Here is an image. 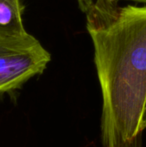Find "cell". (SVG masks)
Instances as JSON below:
<instances>
[{
  "label": "cell",
  "mask_w": 146,
  "mask_h": 147,
  "mask_svg": "<svg viewBox=\"0 0 146 147\" xmlns=\"http://www.w3.org/2000/svg\"><path fill=\"white\" fill-rule=\"evenodd\" d=\"M21 0H0V38H15L28 32L22 20Z\"/></svg>",
  "instance_id": "3"
},
{
  "label": "cell",
  "mask_w": 146,
  "mask_h": 147,
  "mask_svg": "<svg viewBox=\"0 0 146 147\" xmlns=\"http://www.w3.org/2000/svg\"><path fill=\"white\" fill-rule=\"evenodd\" d=\"M51 61V54L32 34L0 38V93L21 88L40 75Z\"/></svg>",
  "instance_id": "2"
},
{
  "label": "cell",
  "mask_w": 146,
  "mask_h": 147,
  "mask_svg": "<svg viewBox=\"0 0 146 147\" xmlns=\"http://www.w3.org/2000/svg\"><path fill=\"white\" fill-rule=\"evenodd\" d=\"M126 1H133V2H137V3H146V0H126Z\"/></svg>",
  "instance_id": "6"
},
{
  "label": "cell",
  "mask_w": 146,
  "mask_h": 147,
  "mask_svg": "<svg viewBox=\"0 0 146 147\" xmlns=\"http://www.w3.org/2000/svg\"><path fill=\"white\" fill-rule=\"evenodd\" d=\"M142 126L144 130L146 129V104L145 108V111H144V115H143V121H142Z\"/></svg>",
  "instance_id": "5"
},
{
  "label": "cell",
  "mask_w": 146,
  "mask_h": 147,
  "mask_svg": "<svg viewBox=\"0 0 146 147\" xmlns=\"http://www.w3.org/2000/svg\"><path fill=\"white\" fill-rule=\"evenodd\" d=\"M86 15L102 96V147H142L146 6L96 0Z\"/></svg>",
  "instance_id": "1"
},
{
  "label": "cell",
  "mask_w": 146,
  "mask_h": 147,
  "mask_svg": "<svg viewBox=\"0 0 146 147\" xmlns=\"http://www.w3.org/2000/svg\"><path fill=\"white\" fill-rule=\"evenodd\" d=\"M95 1L96 0H77L80 9H82L83 12H85V13H87L90 9Z\"/></svg>",
  "instance_id": "4"
}]
</instances>
